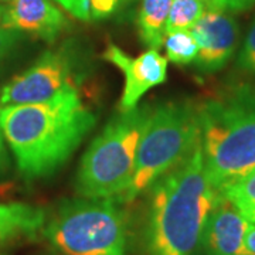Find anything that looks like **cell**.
<instances>
[{
    "label": "cell",
    "instance_id": "4fadbf2b",
    "mask_svg": "<svg viewBox=\"0 0 255 255\" xmlns=\"http://www.w3.org/2000/svg\"><path fill=\"white\" fill-rule=\"evenodd\" d=\"M172 0H142L137 14V30L142 43L159 50L163 46L166 23Z\"/></svg>",
    "mask_w": 255,
    "mask_h": 255
},
{
    "label": "cell",
    "instance_id": "d6986e66",
    "mask_svg": "<svg viewBox=\"0 0 255 255\" xmlns=\"http://www.w3.org/2000/svg\"><path fill=\"white\" fill-rule=\"evenodd\" d=\"M127 1L128 0H91L90 1L91 17L95 20L110 17Z\"/></svg>",
    "mask_w": 255,
    "mask_h": 255
},
{
    "label": "cell",
    "instance_id": "7402d4cb",
    "mask_svg": "<svg viewBox=\"0 0 255 255\" xmlns=\"http://www.w3.org/2000/svg\"><path fill=\"white\" fill-rule=\"evenodd\" d=\"M247 253L250 255H255V224L248 223V227L246 231V238H244Z\"/></svg>",
    "mask_w": 255,
    "mask_h": 255
},
{
    "label": "cell",
    "instance_id": "9c48e42d",
    "mask_svg": "<svg viewBox=\"0 0 255 255\" xmlns=\"http://www.w3.org/2000/svg\"><path fill=\"white\" fill-rule=\"evenodd\" d=\"M190 33L199 46L197 58L193 64L204 73L221 70L234 54L238 24L228 13L206 10Z\"/></svg>",
    "mask_w": 255,
    "mask_h": 255
},
{
    "label": "cell",
    "instance_id": "8fae6325",
    "mask_svg": "<svg viewBox=\"0 0 255 255\" xmlns=\"http://www.w3.org/2000/svg\"><path fill=\"white\" fill-rule=\"evenodd\" d=\"M1 26L54 41L68 27V20L51 0H11L0 14Z\"/></svg>",
    "mask_w": 255,
    "mask_h": 255
},
{
    "label": "cell",
    "instance_id": "ffe728a7",
    "mask_svg": "<svg viewBox=\"0 0 255 255\" xmlns=\"http://www.w3.org/2000/svg\"><path fill=\"white\" fill-rule=\"evenodd\" d=\"M54 1H57L73 17L80 18V20L91 18V10H90L91 0H54Z\"/></svg>",
    "mask_w": 255,
    "mask_h": 255
},
{
    "label": "cell",
    "instance_id": "cb8c5ba5",
    "mask_svg": "<svg viewBox=\"0 0 255 255\" xmlns=\"http://www.w3.org/2000/svg\"><path fill=\"white\" fill-rule=\"evenodd\" d=\"M6 1H11V0H0V3H6Z\"/></svg>",
    "mask_w": 255,
    "mask_h": 255
},
{
    "label": "cell",
    "instance_id": "2e32d148",
    "mask_svg": "<svg viewBox=\"0 0 255 255\" xmlns=\"http://www.w3.org/2000/svg\"><path fill=\"white\" fill-rule=\"evenodd\" d=\"M167 60L179 65L193 64L197 58L199 46L190 31H174L164 40Z\"/></svg>",
    "mask_w": 255,
    "mask_h": 255
},
{
    "label": "cell",
    "instance_id": "e0dca14e",
    "mask_svg": "<svg viewBox=\"0 0 255 255\" xmlns=\"http://www.w3.org/2000/svg\"><path fill=\"white\" fill-rule=\"evenodd\" d=\"M238 65L248 73L255 74V18L247 33L244 46L238 57Z\"/></svg>",
    "mask_w": 255,
    "mask_h": 255
},
{
    "label": "cell",
    "instance_id": "3957f363",
    "mask_svg": "<svg viewBox=\"0 0 255 255\" xmlns=\"http://www.w3.org/2000/svg\"><path fill=\"white\" fill-rule=\"evenodd\" d=\"M204 169L217 191L255 169V84H240L199 107Z\"/></svg>",
    "mask_w": 255,
    "mask_h": 255
},
{
    "label": "cell",
    "instance_id": "ba28073f",
    "mask_svg": "<svg viewBox=\"0 0 255 255\" xmlns=\"http://www.w3.org/2000/svg\"><path fill=\"white\" fill-rule=\"evenodd\" d=\"M104 58L124 74L125 87L119 105L122 112L136 108L146 92L163 84L167 78V58L155 48H149L143 54L132 58L115 44H110L104 51Z\"/></svg>",
    "mask_w": 255,
    "mask_h": 255
},
{
    "label": "cell",
    "instance_id": "ac0fdd59",
    "mask_svg": "<svg viewBox=\"0 0 255 255\" xmlns=\"http://www.w3.org/2000/svg\"><path fill=\"white\" fill-rule=\"evenodd\" d=\"M207 10L224 11V13H237L251 9L255 6V0H201Z\"/></svg>",
    "mask_w": 255,
    "mask_h": 255
},
{
    "label": "cell",
    "instance_id": "8992f818",
    "mask_svg": "<svg viewBox=\"0 0 255 255\" xmlns=\"http://www.w3.org/2000/svg\"><path fill=\"white\" fill-rule=\"evenodd\" d=\"M200 143V114L193 102H166L152 108L139 140L135 173L124 203L150 189Z\"/></svg>",
    "mask_w": 255,
    "mask_h": 255
},
{
    "label": "cell",
    "instance_id": "5b68a950",
    "mask_svg": "<svg viewBox=\"0 0 255 255\" xmlns=\"http://www.w3.org/2000/svg\"><path fill=\"white\" fill-rule=\"evenodd\" d=\"M111 199H65L48 216L43 237L61 255H129V228Z\"/></svg>",
    "mask_w": 255,
    "mask_h": 255
},
{
    "label": "cell",
    "instance_id": "277c9868",
    "mask_svg": "<svg viewBox=\"0 0 255 255\" xmlns=\"http://www.w3.org/2000/svg\"><path fill=\"white\" fill-rule=\"evenodd\" d=\"M152 108L119 112L92 140L77 172L75 190L87 199L124 203L132 184L139 140Z\"/></svg>",
    "mask_w": 255,
    "mask_h": 255
},
{
    "label": "cell",
    "instance_id": "7a4b0ae2",
    "mask_svg": "<svg viewBox=\"0 0 255 255\" xmlns=\"http://www.w3.org/2000/svg\"><path fill=\"white\" fill-rule=\"evenodd\" d=\"M219 196L207 179L200 143L150 187L143 254H193Z\"/></svg>",
    "mask_w": 255,
    "mask_h": 255
},
{
    "label": "cell",
    "instance_id": "9a60e30c",
    "mask_svg": "<svg viewBox=\"0 0 255 255\" xmlns=\"http://www.w3.org/2000/svg\"><path fill=\"white\" fill-rule=\"evenodd\" d=\"M204 11L206 4L201 0H172L166 23V34L174 31H189Z\"/></svg>",
    "mask_w": 255,
    "mask_h": 255
},
{
    "label": "cell",
    "instance_id": "5bb4252c",
    "mask_svg": "<svg viewBox=\"0 0 255 255\" xmlns=\"http://www.w3.org/2000/svg\"><path fill=\"white\" fill-rule=\"evenodd\" d=\"M221 194L231 201L248 223L255 224V169L227 186Z\"/></svg>",
    "mask_w": 255,
    "mask_h": 255
},
{
    "label": "cell",
    "instance_id": "52a82bcc",
    "mask_svg": "<svg viewBox=\"0 0 255 255\" xmlns=\"http://www.w3.org/2000/svg\"><path fill=\"white\" fill-rule=\"evenodd\" d=\"M78 82L71 50L61 47L57 51H46L27 71L1 88L0 108L46 102L64 92L77 91Z\"/></svg>",
    "mask_w": 255,
    "mask_h": 255
},
{
    "label": "cell",
    "instance_id": "603a6c76",
    "mask_svg": "<svg viewBox=\"0 0 255 255\" xmlns=\"http://www.w3.org/2000/svg\"><path fill=\"white\" fill-rule=\"evenodd\" d=\"M7 166V153L4 147V140H3V133L0 130V170H3Z\"/></svg>",
    "mask_w": 255,
    "mask_h": 255
},
{
    "label": "cell",
    "instance_id": "30bf717a",
    "mask_svg": "<svg viewBox=\"0 0 255 255\" xmlns=\"http://www.w3.org/2000/svg\"><path fill=\"white\" fill-rule=\"evenodd\" d=\"M247 227L248 221L220 193L191 255H250L244 244Z\"/></svg>",
    "mask_w": 255,
    "mask_h": 255
},
{
    "label": "cell",
    "instance_id": "7c38bea8",
    "mask_svg": "<svg viewBox=\"0 0 255 255\" xmlns=\"http://www.w3.org/2000/svg\"><path fill=\"white\" fill-rule=\"evenodd\" d=\"M47 211L28 203H0V247L36 237L44 227Z\"/></svg>",
    "mask_w": 255,
    "mask_h": 255
},
{
    "label": "cell",
    "instance_id": "44dd1931",
    "mask_svg": "<svg viewBox=\"0 0 255 255\" xmlns=\"http://www.w3.org/2000/svg\"><path fill=\"white\" fill-rule=\"evenodd\" d=\"M18 31L0 26V61L9 54V51L14 47L18 40Z\"/></svg>",
    "mask_w": 255,
    "mask_h": 255
},
{
    "label": "cell",
    "instance_id": "6da1fadb",
    "mask_svg": "<svg viewBox=\"0 0 255 255\" xmlns=\"http://www.w3.org/2000/svg\"><path fill=\"white\" fill-rule=\"evenodd\" d=\"M95 121L78 91L40 104L0 108V130L27 180L55 173L81 145Z\"/></svg>",
    "mask_w": 255,
    "mask_h": 255
}]
</instances>
